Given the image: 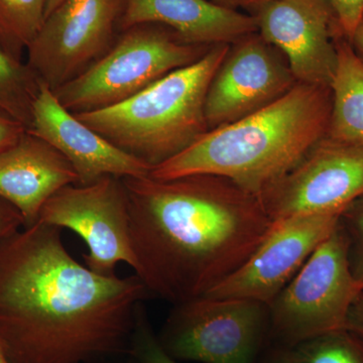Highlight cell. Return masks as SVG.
Wrapping results in <instances>:
<instances>
[{
    "label": "cell",
    "mask_w": 363,
    "mask_h": 363,
    "mask_svg": "<svg viewBox=\"0 0 363 363\" xmlns=\"http://www.w3.org/2000/svg\"><path fill=\"white\" fill-rule=\"evenodd\" d=\"M337 55L326 136L337 142L363 147V62L344 35L338 38Z\"/></svg>",
    "instance_id": "cell-17"
},
{
    "label": "cell",
    "mask_w": 363,
    "mask_h": 363,
    "mask_svg": "<svg viewBox=\"0 0 363 363\" xmlns=\"http://www.w3.org/2000/svg\"><path fill=\"white\" fill-rule=\"evenodd\" d=\"M64 0H47L45 2V18L52 13Z\"/></svg>",
    "instance_id": "cell-31"
},
{
    "label": "cell",
    "mask_w": 363,
    "mask_h": 363,
    "mask_svg": "<svg viewBox=\"0 0 363 363\" xmlns=\"http://www.w3.org/2000/svg\"><path fill=\"white\" fill-rule=\"evenodd\" d=\"M0 363H13L7 354V351L1 340H0Z\"/></svg>",
    "instance_id": "cell-32"
},
{
    "label": "cell",
    "mask_w": 363,
    "mask_h": 363,
    "mask_svg": "<svg viewBox=\"0 0 363 363\" xmlns=\"http://www.w3.org/2000/svg\"><path fill=\"white\" fill-rule=\"evenodd\" d=\"M47 0H0V49L23 62L45 18Z\"/></svg>",
    "instance_id": "cell-18"
},
{
    "label": "cell",
    "mask_w": 363,
    "mask_h": 363,
    "mask_svg": "<svg viewBox=\"0 0 363 363\" xmlns=\"http://www.w3.org/2000/svg\"><path fill=\"white\" fill-rule=\"evenodd\" d=\"M331 109V87L298 83L266 108L207 131L188 149L152 168L150 176L164 181L223 177L259 198L323 140Z\"/></svg>",
    "instance_id": "cell-3"
},
{
    "label": "cell",
    "mask_w": 363,
    "mask_h": 363,
    "mask_svg": "<svg viewBox=\"0 0 363 363\" xmlns=\"http://www.w3.org/2000/svg\"><path fill=\"white\" fill-rule=\"evenodd\" d=\"M340 224L347 236L351 269L363 285V197L343 212Z\"/></svg>",
    "instance_id": "cell-22"
},
{
    "label": "cell",
    "mask_w": 363,
    "mask_h": 363,
    "mask_svg": "<svg viewBox=\"0 0 363 363\" xmlns=\"http://www.w3.org/2000/svg\"><path fill=\"white\" fill-rule=\"evenodd\" d=\"M250 14L257 33L285 56L298 83L331 87L343 33L328 0H272Z\"/></svg>",
    "instance_id": "cell-13"
},
{
    "label": "cell",
    "mask_w": 363,
    "mask_h": 363,
    "mask_svg": "<svg viewBox=\"0 0 363 363\" xmlns=\"http://www.w3.org/2000/svg\"><path fill=\"white\" fill-rule=\"evenodd\" d=\"M25 226L20 212L4 200L0 199V240Z\"/></svg>",
    "instance_id": "cell-25"
},
{
    "label": "cell",
    "mask_w": 363,
    "mask_h": 363,
    "mask_svg": "<svg viewBox=\"0 0 363 363\" xmlns=\"http://www.w3.org/2000/svg\"><path fill=\"white\" fill-rule=\"evenodd\" d=\"M209 1L225 9H238L240 7V0H209Z\"/></svg>",
    "instance_id": "cell-30"
},
{
    "label": "cell",
    "mask_w": 363,
    "mask_h": 363,
    "mask_svg": "<svg viewBox=\"0 0 363 363\" xmlns=\"http://www.w3.org/2000/svg\"><path fill=\"white\" fill-rule=\"evenodd\" d=\"M61 228L37 222L0 240V340L13 363H104L130 357L147 289L104 276L66 250Z\"/></svg>",
    "instance_id": "cell-1"
},
{
    "label": "cell",
    "mask_w": 363,
    "mask_h": 363,
    "mask_svg": "<svg viewBox=\"0 0 363 363\" xmlns=\"http://www.w3.org/2000/svg\"><path fill=\"white\" fill-rule=\"evenodd\" d=\"M39 79L26 63L11 58L0 49V111L30 128L33 98Z\"/></svg>",
    "instance_id": "cell-19"
},
{
    "label": "cell",
    "mask_w": 363,
    "mask_h": 363,
    "mask_svg": "<svg viewBox=\"0 0 363 363\" xmlns=\"http://www.w3.org/2000/svg\"><path fill=\"white\" fill-rule=\"evenodd\" d=\"M143 23L171 28L190 44H233L257 32L250 13L225 9L209 0H124L121 30Z\"/></svg>",
    "instance_id": "cell-16"
},
{
    "label": "cell",
    "mask_w": 363,
    "mask_h": 363,
    "mask_svg": "<svg viewBox=\"0 0 363 363\" xmlns=\"http://www.w3.org/2000/svg\"><path fill=\"white\" fill-rule=\"evenodd\" d=\"M124 0H64L26 52V66L52 90L104 56L121 30Z\"/></svg>",
    "instance_id": "cell-8"
},
{
    "label": "cell",
    "mask_w": 363,
    "mask_h": 363,
    "mask_svg": "<svg viewBox=\"0 0 363 363\" xmlns=\"http://www.w3.org/2000/svg\"><path fill=\"white\" fill-rule=\"evenodd\" d=\"M128 363H138V362H136L135 358L130 357V359H128Z\"/></svg>",
    "instance_id": "cell-33"
},
{
    "label": "cell",
    "mask_w": 363,
    "mask_h": 363,
    "mask_svg": "<svg viewBox=\"0 0 363 363\" xmlns=\"http://www.w3.org/2000/svg\"><path fill=\"white\" fill-rule=\"evenodd\" d=\"M74 184L79 177L68 160L30 131L0 152V199L20 212L25 226L37 223L45 202Z\"/></svg>",
    "instance_id": "cell-15"
},
{
    "label": "cell",
    "mask_w": 363,
    "mask_h": 363,
    "mask_svg": "<svg viewBox=\"0 0 363 363\" xmlns=\"http://www.w3.org/2000/svg\"><path fill=\"white\" fill-rule=\"evenodd\" d=\"M260 363H297L293 348L271 346Z\"/></svg>",
    "instance_id": "cell-27"
},
{
    "label": "cell",
    "mask_w": 363,
    "mask_h": 363,
    "mask_svg": "<svg viewBox=\"0 0 363 363\" xmlns=\"http://www.w3.org/2000/svg\"><path fill=\"white\" fill-rule=\"evenodd\" d=\"M38 222L78 234L89 250L84 259L91 271L113 276L118 262L135 267L128 194L119 177L62 188L45 202Z\"/></svg>",
    "instance_id": "cell-9"
},
{
    "label": "cell",
    "mask_w": 363,
    "mask_h": 363,
    "mask_svg": "<svg viewBox=\"0 0 363 363\" xmlns=\"http://www.w3.org/2000/svg\"><path fill=\"white\" fill-rule=\"evenodd\" d=\"M346 329L363 343V294L351 309Z\"/></svg>",
    "instance_id": "cell-26"
},
{
    "label": "cell",
    "mask_w": 363,
    "mask_h": 363,
    "mask_svg": "<svg viewBox=\"0 0 363 363\" xmlns=\"http://www.w3.org/2000/svg\"><path fill=\"white\" fill-rule=\"evenodd\" d=\"M362 197L363 147L325 136L259 199L272 220H277L342 214Z\"/></svg>",
    "instance_id": "cell-10"
},
{
    "label": "cell",
    "mask_w": 363,
    "mask_h": 363,
    "mask_svg": "<svg viewBox=\"0 0 363 363\" xmlns=\"http://www.w3.org/2000/svg\"><path fill=\"white\" fill-rule=\"evenodd\" d=\"M212 47L190 44L157 23L131 26L119 33L104 56L52 92L73 114L100 111L130 99L171 72L192 65Z\"/></svg>",
    "instance_id": "cell-5"
},
{
    "label": "cell",
    "mask_w": 363,
    "mask_h": 363,
    "mask_svg": "<svg viewBox=\"0 0 363 363\" xmlns=\"http://www.w3.org/2000/svg\"><path fill=\"white\" fill-rule=\"evenodd\" d=\"M335 13L344 37L352 39L358 26L363 21V0H328Z\"/></svg>",
    "instance_id": "cell-23"
},
{
    "label": "cell",
    "mask_w": 363,
    "mask_h": 363,
    "mask_svg": "<svg viewBox=\"0 0 363 363\" xmlns=\"http://www.w3.org/2000/svg\"><path fill=\"white\" fill-rule=\"evenodd\" d=\"M269 1H272V0H240V7L247 9L248 13H252L257 7Z\"/></svg>",
    "instance_id": "cell-29"
},
{
    "label": "cell",
    "mask_w": 363,
    "mask_h": 363,
    "mask_svg": "<svg viewBox=\"0 0 363 363\" xmlns=\"http://www.w3.org/2000/svg\"><path fill=\"white\" fill-rule=\"evenodd\" d=\"M350 43L355 52H357V56L359 57L360 60L363 62V21L362 23L358 26Z\"/></svg>",
    "instance_id": "cell-28"
},
{
    "label": "cell",
    "mask_w": 363,
    "mask_h": 363,
    "mask_svg": "<svg viewBox=\"0 0 363 363\" xmlns=\"http://www.w3.org/2000/svg\"><path fill=\"white\" fill-rule=\"evenodd\" d=\"M293 350L297 363H363V343L347 329L310 339Z\"/></svg>",
    "instance_id": "cell-20"
},
{
    "label": "cell",
    "mask_w": 363,
    "mask_h": 363,
    "mask_svg": "<svg viewBox=\"0 0 363 363\" xmlns=\"http://www.w3.org/2000/svg\"><path fill=\"white\" fill-rule=\"evenodd\" d=\"M298 84L281 51L259 33L229 45L205 101L209 130L266 108Z\"/></svg>",
    "instance_id": "cell-11"
},
{
    "label": "cell",
    "mask_w": 363,
    "mask_h": 363,
    "mask_svg": "<svg viewBox=\"0 0 363 363\" xmlns=\"http://www.w3.org/2000/svg\"><path fill=\"white\" fill-rule=\"evenodd\" d=\"M362 294L339 222L269 304V341L272 346L295 348L318 336L345 330L351 309Z\"/></svg>",
    "instance_id": "cell-6"
},
{
    "label": "cell",
    "mask_w": 363,
    "mask_h": 363,
    "mask_svg": "<svg viewBox=\"0 0 363 363\" xmlns=\"http://www.w3.org/2000/svg\"><path fill=\"white\" fill-rule=\"evenodd\" d=\"M130 357L135 358L138 363H178L162 348L157 335L150 326L143 304L140 306L136 314Z\"/></svg>",
    "instance_id": "cell-21"
},
{
    "label": "cell",
    "mask_w": 363,
    "mask_h": 363,
    "mask_svg": "<svg viewBox=\"0 0 363 363\" xmlns=\"http://www.w3.org/2000/svg\"><path fill=\"white\" fill-rule=\"evenodd\" d=\"M269 333V306L264 303L203 297L176 305L157 338L176 360L257 363Z\"/></svg>",
    "instance_id": "cell-7"
},
{
    "label": "cell",
    "mask_w": 363,
    "mask_h": 363,
    "mask_svg": "<svg viewBox=\"0 0 363 363\" xmlns=\"http://www.w3.org/2000/svg\"><path fill=\"white\" fill-rule=\"evenodd\" d=\"M61 152L75 169L79 185L105 176L147 177L152 167L131 156L67 111L51 88L39 80L28 130Z\"/></svg>",
    "instance_id": "cell-14"
},
{
    "label": "cell",
    "mask_w": 363,
    "mask_h": 363,
    "mask_svg": "<svg viewBox=\"0 0 363 363\" xmlns=\"http://www.w3.org/2000/svg\"><path fill=\"white\" fill-rule=\"evenodd\" d=\"M229 45H213L199 61L171 72L121 104L74 116L154 168L209 131L205 116L208 88Z\"/></svg>",
    "instance_id": "cell-4"
},
{
    "label": "cell",
    "mask_w": 363,
    "mask_h": 363,
    "mask_svg": "<svg viewBox=\"0 0 363 363\" xmlns=\"http://www.w3.org/2000/svg\"><path fill=\"white\" fill-rule=\"evenodd\" d=\"M341 215H302L272 220L255 252L206 297L247 298L269 306L335 230Z\"/></svg>",
    "instance_id": "cell-12"
},
{
    "label": "cell",
    "mask_w": 363,
    "mask_h": 363,
    "mask_svg": "<svg viewBox=\"0 0 363 363\" xmlns=\"http://www.w3.org/2000/svg\"><path fill=\"white\" fill-rule=\"evenodd\" d=\"M26 130L25 124L0 111V152L13 145Z\"/></svg>",
    "instance_id": "cell-24"
},
{
    "label": "cell",
    "mask_w": 363,
    "mask_h": 363,
    "mask_svg": "<svg viewBox=\"0 0 363 363\" xmlns=\"http://www.w3.org/2000/svg\"><path fill=\"white\" fill-rule=\"evenodd\" d=\"M123 179L136 276L174 305L206 297L255 252L272 220L262 200L223 177Z\"/></svg>",
    "instance_id": "cell-2"
}]
</instances>
